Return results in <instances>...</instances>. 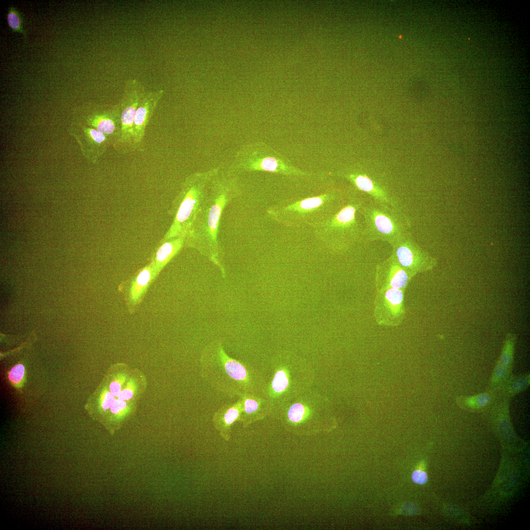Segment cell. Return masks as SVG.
<instances>
[{
	"instance_id": "obj_6",
	"label": "cell",
	"mask_w": 530,
	"mask_h": 530,
	"mask_svg": "<svg viewBox=\"0 0 530 530\" xmlns=\"http://www.w3.org/2000/svg\"><path fill=\"white\" fill-rule=\"evenodd\" d=\"M363 218L364 239L386 242L391 246L411 232L409 217L401 208L374 200L366 201L359 212Z\"/></svg>"
},
{
	"instance_id": "obj_20",
	"label": "cell",
	"mask_w": 530,
	"mask_h": 530,
	"mask_svg": "<svg viewBox=\"0 0 530 530\" xmlns=\"http://www.w3.org/2000/svg\"><path fill=\"white\" fill-rule=\"evenodd\" d=\"M530 374L523 373L513 374L498 393V397L510 400L518 394L526 390L530 386Z\"/></svg>"
},
{
	"instance_id": "obj_18",
	"label": "cell",
	"mask_w": 530,
	"mask_h": 530,
	"mask_svg": "<svg viewBox=\"0 0 530 530\" xmlns=\"http://www.w3.org/2000/svg\"><path fill=\"white\" fill-rule=\"evenodd\" d=\"M498 398L497 393L488 389L485 392L475 395L457 396L455 402L462 410L480 412L490 409Z\"/></svg>"
},
{
	"instance_id": "obj_21",
	"label": "cell",
	"mask_w": 530,
	"mask_h": 530,
	"mask_svg": "<svg viewBox=\"0 0 530 530\" xmlns=\"http://www.w3.org/2000/svg\"><path fill=\"white\" fill-rule=\"evenodd\" d=\"M242 404V411L239 422L243 427H246L258 419L257 415L260 411L261 401L252 395L244 393L239 396Z\"/></svg>"
},
{
	"instance_id": "obj_7",
	"label": "cell",
	"mask_w": 530,
	"mask_h": 530,
	"mask_svg": "<svg viewBox=\"0 0 530 530\" xmlns=\"http://www.w3.org/2000/svg\"><path fill=\"white\" fill-rule=\"evenodd\" d=\"M144 85L137 79L127 80L124 84L122 97L118 103L120 108L121 134L115 150L121 154L135 152L134 123L136 111L146 91Z\"/></svg>"
},
{
	"instance_id": "obj_9",
	"label": "cell",
	"mask_w": 530,
	"mask_h": 530,
	"mask_svg": "<svg viewBox=\"0 0 530 530\" xmlns=\"http://www.w3.org/2000/svg\"><path fill=\"white\" fill-rule=\"evenodd\" d=\"M391 255L413 277L434 268L437 259L422 248L409 232L391 246Z\"/></svg>"
},
{
	"instance_id": "obj_12",
	"label": "cell",
	"mask_w": 530,
	"mask_h": 530,
	"mask_svg": "<svg viewBox=\"0 0 530 530\" xmlns=\"http://www.w3.org/2000/svg\"><path fill=\"white\" fill-rule=\"evenodd\" d=\"M159 274L150 262L130 278L120 283L118 289L124 297L129 314H133L137 310L150 286Z\"/></svg>"
},
{
	"instance_id": "obj_26",
	"label": "cell",
	"mask_w": 530,
	"mask_h": 530,
	"mask_svg": "<svg viewBox=\"0 0 530 530\" xmlns=\"http://www.w3.org/2000/svg\"><path fill=\"white\" fill-rule=\"evenodd\" d=\"M306 412V408L303 404L296 403L290 407L288 414V418L292 422L298 423L303 419Z\"/></svg>"
},
{
	"instance_id": "obj_8",
	"label": "cell",
	"mask_w": 530,
	"mask_h": 530,
	"mask_svg": "<svg viewBox=\"0 0 530 530\" xmlns=\"http://www.w3.org/2000/svg\"><path fill=\"white\" fill-rule=\"evenodd\" d=\"M240 168L247 171H265L291 178H310L316 174L306 171L293 165L284 156L264 144H258Z\"/></svg>"
},
{
	"instance_id": "obj_11",
	"label": "cell",
	"mask_w": 530,
	"mask_h": 530,
	"mask_svg": "<svg viewBox=\"0 0 530 530\" xmlns=\"http://www.w3.org/2000/svg\"><path fill=\"white\" fill-rule=\"evenodd\" d=\"M404 292L394 288L376 291L373 316L378 325L396 327L402 323L406 314Z\"/></svg>"
},
{
	"instance_id": "obj_15",
	"label": "cell",
	"mask_w": 530,
	"mask_h": 530,
	"mask_svg": "<svg viewBox=\"0 0 530 530\" xmlns=\"http://www.w3.org/2000/svg\"><path fill=\"white\" fill-rule=\"evenodd\" d=\"M164 91L163 89L146 91L136 111L134 123L135 151H144V141L147 126L149 124Z\"/></svg>"
},
{
	"instance_id": "obj_24",
	"label": "cell",
	"mask_w": 530,
	"mask_h": 530,
	"mask_svg": "<svg viewBox=\"0 0 530 530\" xmlns=\"http://www.w3.org/2000/svg\"><path fill=\"white\" fill-rule=\"evenodd\" d=\"M6 20L8 26L14 32H19L26 38V33L24 28V18L20 13L14 7H9L6 15Z\"/></svg>"
},
{
	"instance_id": "obj_16",
	"label": "cell",
	"mask_w": 530,
	"mask_h": 530,
	"mask_svg": "<svg viewBox=\"0 0 530 530\" xmlns=\"http://www.w3.org/2000/svg\"><path fill=\"white\" fill-rule=\"evenodd\" d=\"M358 190L369 194L375 202L400 208L398 203L366 174L357 172L342 174Z\"/></svg>"
},
{
	"instance_id": "obj_3",
	"label": "cell",
	"mask_w": 530,
	"mask_h": 530,
	"mask_svg": "<svg viewBox=\"0 0 530 530\" xmlns=\"http://www.w3.org/2000/svg\"><path fill=\"white\" fill-rule=\"evenodd\" d=\"M347 193L331 188L313 196L283 200L269 207L266 212L273 220L287 227H312L340 208Z\"/></svg>"
},
{
	"instance_id": "obj_2",
	"label": "cell",
	"mask_w": 530,
	"mask_h": 530,
	"mask_svg": "<svg viewBox=\"0 0 530 530\" xmlns=\"http://www.w3.org/2000/svg\"><path fill=\"white\" fill-rule=\"evenodd\" d=\"M366 201L348 192L340 208L311 227L315 237L330 253H344L364 239L363 225L358 214Z\"/></svg>"
},
{
	"instance_id": "obj_17",
	"label": "cell",
	"mask_w": 530,
	"mask_h": 530,
	"mask_svg": "<svg viewBox=\"0 0 530 530\" xmlns=\"http://www.w3.org/2000/svg\"><path fill=\"white\" fill-rule=\"evenodd\" d=\"M241 411V402L238 398L235 402L224 404L214 412L212 418L213 425L226 441L231 438L233 424L239 422Z\"/></svg>"
},
{
	"instance_id": "obj_4",
	"label": "cell",
	"mask_w": 530,
	"mask_h": 530,
	"mask_svg": "<svg viewBox=\"0 0 530 530\" xmlns=\"http://www.w3.org/2000/svg\"><path fill=\"white\" fill-rule=\"evenodd\" d=\"M201 373L212 387L231 398L251 393L250 370L243 363L230 357L220 343L212 344L204 350Z\"/></svg>"
},
{
	"instance_id": "obj_31",
	"label": "cell",
	"mask_w": 530,
	"mask_h": 530,
	"mask_svg": "<svg viewBox=\"0 0 530 530\" xmlns=\"http://www.w3.org/2000/svg\"><path fill=\"white\" fill-rule=\"evenodd\" d=\"M127 408V403L125 400L116 399L113 405L110 408L111 412L115 415H120L123 413Z\"/></svg>"
},
{
	"instance_id": "obj_29",
	"label": "cell",
	"mask_w": 530,
	"mask_h": 530,
	"mask_svg": "<svg viewBox=\"0 0 530 530\" xmlns=\"http://www.w3.org/2000/svg\"><path fill=\"white\" fill-rule=\"evenodd\" d=\"M125 379L124 375H119L109 384L108 390L114 397H117L120 393Z\"/></svg>"
},
{
	"instance_id": "obj_32",
	"label": "cell",
	"mask_w": 530,
	"mask_h": 530,
	"mask_svg": "<svg viewBox=\"0 0 530 530\" xmlns=\"http://www.w3.org/2000/svg\"><path fill=\"white\" fill-rule=\"evenodd\" d=\"M413 481L419 484H424L427 480L426 473L422 470H418L414 471L412 475Z\"/></svg>"
},
{
	"instance_id": "obj_25",
	"label": "cell",
	"mask_w": 530,
	"mask_h": 530,
	"mask_svg": "<svg viewBox=\"0 0 530 530\" xmlns=\"http://www.w3.org/2000/svg\"><path fill=\"white\" fill-rule=\"evenodd\" d=\"M289 383L286 372L283 370L277 371L273 378L271 387L275 393H281L287 387Z\"/></svg>"
},
{
	"instance_id": "obj_1",
	"label": "cell",
	"mask_w": 530,
	"mask_h": 530,
	"mask_svg": "<svg viewBox=\"0 0 530 530\" xmlns=\"http://www.w3.org/2000/svg\"><path fill=\"white\" fill-rule=\"evenodd\" d=\"M240 193L236 178L219 176L217 173L211 182L201 209L185 238V245L207 258L218 267L223 277L225 270L219 239L220 221L225 208Z\"/></svg>"
},
{
	"instance_id": "obj_27",
	"label": "cell",
	"mask_w": 530,
	"mask_h": 530,
	"mask_svg": "<svg viewBox=\"0 0 530 530\" xmlns=\"http://www.w3.org/2000/svg\"><path fill=\"white\" fill-rule=\"evenodd\" d=\"M25 372L24 366L21 364H17L9 371L8 374V379L14 386H18L22 383Z\"/></svg>"
},
{
	"instance_id": "obj_14",
	"label": "cell",
	"mask_w": 530,
	"mask_h": 530,
	"mask_svg": "<svg viewBox=\"0 0 530 530\" xmlns=\"http://www.w3.org/2000/svg\"><path fill=\"white\" fill-rule=\"evenodd\" d=\"M413 278L391 255L376 265L374 276L376 291L391 288L405 291Z\"/></svg>"
},
{
	"instance_id": "obj_10",
	"label": "cell",
	"mask_w": 530,
	"mask_h": 530,
	"mask_svg": "<svg viewBox=\"0 0 530 530\" xmlns=\"http://www.w3.org/2000/svg\"><path fill=\"white\" fill-rule=\"evenodd\" d=\"M92 127L106 136L114 149L120 139L121 125L119 104L90 107L73 120Z\"/></svg>"
},
{
	"instance_id": "obj_28",
	"label": "cell",
	"mask_w": 530,
	"mask_h": 530,
	"mask_svg": "<svg viewBox=\"0 0 530 530\" xmlns=\"http://www.w3.org/2000/svg\"><path fill=\"white\" fill-rule=\"evenodd\" d=\"M116 400L114 397L108 390H105L100 397V407L104 411L110 409Z\"/></svg>"
},
{
	"instance_id": "obj_5",
	"label": "cell",
	"mask_w": 530,
	"mask_h": 530,
	"mask_svg": "<svg viewBox=\"0 0 530 530\" xmlns=\"http://www.w3.org/2000/svg\"><path fill=\"white\" fill-rule=\"evenodd\" d=\"M217 173L216 169L195 173L186 178L173 202L171 212L173 220L163 241L181 236L186 238L201 209L211 182Z\"/></svg>"
},
{
	"instance_id": "obj_30",
	"label": "cell",
	"mask_w": 530,
	"mask_h": 530,
	"mask_svg": "<svg viewBox=\"0 0 530 530\" xmlns=\"http://www.w3.org/2000/svg\"><path fill=\"white\" fill-rule=\"evenodd\" d=\"M134 394V387L132 381L128 382L126 387L122 389L117 398L122 400H128L132 398Z\"/></svg>"
},
{
	"instance_id": "obj_23",
	"label": "cell",
	"mask_w": 530,
	"mask_h": 530,
	"mask_svg": "<svg viewBox=\"0 0 530 530\" xmlns=\"http://www.w3.org/2000/svg\"><path fill=\"white\" fill-rule=\"evenodd\" d=\"M517 340V336L515 333L509 332L506 335L501 355L498 359L501 364L512 370Z\"/></svg>"
},
{
	"instance_id": "obj_22",
	"label": "cell",
	"mask_w": 530,
	"mask_h": 530,
	"mask_svg": "<svg viewBox=\"0 0 530 530\" xmlns=\"http://www.w3.org/2000/svg\"><path fill=\"white\" fill-rule=\"evenodd\" d=\"M512 375V370L506 368L498 360L489 380L488 389L498 394Z\"/></svg>"
},
{
	"instance_id": "obj_19",
	"label": "cell",
	"mask_w": 530,
	"mask_h": 530,
	"mask_svg": "<svg viewBox=\"0 0 530 530\" xmlns=\"http://www.w3.org/2000/svg\"><path fill=\"white\" fill-rule=\"evenodd\" d=\"M185 237H176L163 241L158 248L151 262L159 273L166 265L185 245Z\"/></svg>"
},
{
	"instance_id": "obj_13",
	"label": "cell",
	"mask_w": 530,
	"mask_h": 530,
	"mask_svg": "<svg viewBox=\"0 0 530 530\" xmlns=\"http://www.w3.org/2000/svg\"><path fill=\"white\" fill-rule=\"evenodd\" d=\"M69 132L78 142L82 155L93 163H97L110 146L105 135L92 127L76 121H72Z\"/></svg>"
}]
</instances>
